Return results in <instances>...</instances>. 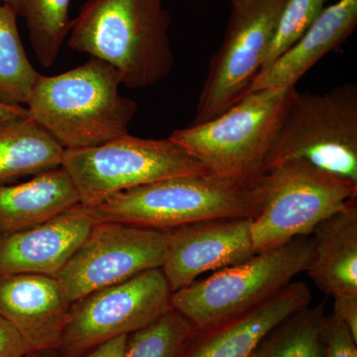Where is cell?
<instances>
[{"instance_id": "cell-17", "label": "cell", "mask_w": 357, "mask_h": 357, "mask_svg": "<svg viewBox=\"0 0 357 357\" xmlns=\"http://www.w3.org/2000/svg\"><path fill=\"white\" fill-rule=\"evenodd\" d=\"M306 272L319 290L333 299L357 295V197L312 231Z\"/></svg>"}, {"instance_id": "cell-25", "label": "cell", "mask_w": 357, "mask_h": 357, "mask_svg": "<svg viewBox=\"0 0 357 357\" xmlns=\"http://www.w3.org/2000/svg\"><path fill=\"white\" fill-rule=\"evenodd\" d=\"M321 357H357V342L333 314L326 316Z\"/></svg>"}, {"instance_id": "cell-28", "label": "cell", "mask_w": 357, "mask_h": 357, "mask_svg": "<svg viewBox=\"0 0 357 357\" xmlns=\"http://www.w3.org/2000/svg\"><path fill=\"white\" fill-rule=\"evenodd\" d=\"M128 335H121L98 345L83 357H124Z\"/></svg>"}, {"instance_id": "cell-3", "label": "cell", "mask_w": 357, "mask_h": 357, "mask_svg": "<svg viewBox=\"0 0 357 357\" xmlns=\"http://www.w3.org/2000/svg\"><path fill=\"white\" fill-rule=\"evenodd\" d=\"M82 206L96 222L170 230L218 218H255L259 198L255 178L208 172L164 178Z\"/></svg>"}, {"instance_id": "cell-21", "label": "cell", "mask_w": 357, "mask_h": 357, "mask_svg": "<svg viewBox=\"0 0 357 357\" xmlns=\"http://www.w3.org/2000/svg\"><path fill=\"white\" fill-rule=\"evenodd\" d=\"M325 306H307L274 328L251 357H321L324 345Z\"/></svg>"}, {"instance_id": "cell-13", "label": "cell", "mask_w": 357, "mask_h": 357, "mask_svg": "<svg viewBox=\"0 0 357 357\" xmlns=\"http://www.w3.org/2000/svg\"><path fill=\"white\" fill-rule=\"evenodd\" d=\"M70 306L56 277L0 275V316L20 332L29 354L58 351Z\"/></svg>"}, {"instance_id": "cell-18", "label": "cell", "mask_w": 357, "mask_h": 357, "mask_svg": "<svg viewBox=\"0 0 357 357\" xmlns=\"http://www.w3.org/2000/svg\"><path fill=\"white\" fill-rule=\"evenodd\" d=\"M79 204L74 183L63 167L21 184L0 185V236L29 229Z\"/></svg>"}, {"instance_id": "cell-19", "label": "cell", "mask_w": 357, "mask_h": 357, "mask_svg": "<svg viewBox=\"0 0 357 357\" xmlns=\"http://www.w3.org/2000/svg\"><path fill=\"white\" fill-rule=\"evenodd\" d=\"M64 151L27 115L0 124V185L62 166Z\"/></svg>"}, {"instance_id": "cell-14", "label": "cell", "mask_w": 357, "mask_h": 357, "mask_svg": "<svg viewBox=\"0 0 357 357\" xmlns=\"http://www.w3.org/2000/svg\"><path fill=\"white\" fill-rule=\"evenodd\" d=\"M311 300L304 282H291L248 311L195 328L178 357H251L268 333Z\"/></svg>"}, {"instance_id": "cell-10", "label": "cell", "mask_w": 357, "mask_h": 357, "mask_svg": "<svg viewBox=\"0 0 357 357\" xmlns=\"http://www.w3.org/2000/svg\"><path fill=\"white\" fill-rule=\"evenodd\" d=\"M161 268L147 270L73 303L58 352L83 357L98 345L145 328L172 310Z\"/></svg>"}, {"instance_id": "cell-7", "label": "cell", "mask_w": 357, "mask_h": 357, "mask_svg": "<svg viewBox=\"0 0 357 357\" xmlns=\"http://www.w3.org/2000/svg\"><path fill=\"white\" fill-rule=\"evenodd\" d=\"M312 238L298 237L245 261L218 270L172 294L171 304L195 328H204L257 306L306 272Z\"/></svg>"}, {"instance_id": "cell-15", "label": "cell", "mask_w": 357, "mask_h": 357, "mask_svg": "<svg viewBox=\"0 0 357 357\" xmlns=\"http://www.w3.org/2000/svg\"><path fill=\"white\" fill-rule=\"evenodd\" d=\"M95 225L77 204L47 222L0 236V275L57 277Z\"/></svg>"}, {"instance_id": "cell-12", "label": "cell", "mask_w": 357, "mask_h": 357, "mask_svg": "<svg viewBox=\"0 0 357 357\" xmlns=\"http://www.w3.org/2000/svg\"><path fill=\"white\" fill-rule=\"evenodd\" d=\"M252 218L204 220L169 230L162 271L172 292L191 285L206 272L245 261L256 255Z\"/></svg>"}, {"instance_id": "cell-30", "label": "cell", "mask_w": 357, "mask_h": 357, "mask_svg": "<svg viewBox=\"0 0 357 357\" xmlns=\"http://www.w3.org/2000/svg\"><path fill=\"white\" fill-rule=\"evenodd\" d=\"M25 357H61L58 351H46L33 352V354H27Z\"/></svg>"}, {"instance_id": "cell-6", "label": "cell", "mask_w": 357, "mask_h": 357, "mask_svg": "<svg viewBox=\"0 0 357 357\" xmlns=\"http://www.w3.org/2000/svg\"><path fill=\"white\" fill-rule=\"evenodd\" d=\"M293 159L306 160L357 184V86L297 93L284 116L262 173Z\"/></svg>"}, {"instance_id": "cell-27", "label": "cell", "mask_w": 357, "mask_h": 357, "mask_svg": "<svg viewBox=\"0 0 357 357\" xmlns=\"http://www.w3.org/2000/svg\"><path fill=\"white\" fill-rule=\"evenodd\" d=\"M333 300L332 314L357 342V295L342 296Z\"/></svg>"}, {"instance_id": "cell-23", "label": "cell", "mask_w": 357, "mask_h": 357, "mask_svg": "<svg viewBox=\"0 0 357 357\" xmlns=\"http://www.w3.org/2000/svg\"><path fill=\"white\" fill-rule=\"evenodd\" d=\"M194 330L183 314L170 310L128 335L124 357H178Z\"/></svg>"}, {"instance_id": "cell-22", "label": "cell", "mask_w": 357, "mask_h": 357, "mask_svg": "<svg viewBox=\"0 0 357 357\" xmlns=\"http://www.w3.org/2000/svg\"><path fill=\"white\" fill-rule=\"evenodd\" d=\"M16 18L13 9L0 4V100L26 105L41 74L26 54Z\"/></svg>"}, {"instance_id": "cell-11", "label": "cell", "mask_w": 357, "mask_h": 357, "mask_svg": "<svg viewBox=\"0 0 357 357\" xmlns=\"http://www.w3.org/2000/svg\"><path fill=\"white\" fill-rule=\"evenodd\" d=\"M169 230L96 222L56 278L70 302L165 262Z\"/></svg>"}, {"instance_id": "cell-16", "label": "cell", "mask_w": 357, "mask_h": 357, "mask_svg": "<svg viewBox=\"0 0 357 357\" xmlns=\"http://www.w3.org/2000/svg\"><path fill=\"white\" fill-rule=\"evenodd\" d=\"M357 25V0H340L316 20L280 57L259 73L248 93L274 88H295L321 58L344 44Z\"/></svg>"}, {"instance_id": "cell-24", "label": "cell", "mask_w": 357, "mask_h": 357, "mask_svg": "<svg viewBox=\"0 0 357 357\" xmlns=\"http://www.w3.org/2000/svg\"><path fill=\"white\" fill-rule=\"evenodd\" d=\"M326 1V0H287L261 70L271 65L300 39L325 9L324 6Z\"/></svg>"}, {"instance_id": "cell-29", "label": "cell", "mask_w": 357, "mask_h": 357, "mask_svg": "<svg viewBox=\"0 0 357 357\" xmlns=\"http://www.w3.org/2000/svg\"><path fill=\"white\" fill-rule=\"evenodd\" d=\"M27 112L23 105H10L0 100V124L26 116Z\"/></svg>"}, {"instance_id": "cell-9", "label": "cell", "mask_w": 357, "mask_h": 357, "mask_svg": "<svg viewBox=\"0 0 357 357\" xmlns=\"http://www.w3.org/2000/svg\"><path fill=\"white\" fill-rule=\"evenodd\" d=\"M225 37L211 58L194 123H204L248 96L261 70L287 0H230Z\"/></svg>"}, {"instance_id": "cell-5", "label": "cell", "mask_w": 357, "mask_h": 357, "mask_svg": "<svg viewBox=\"0 0 357 357\" xmlns=\"http://www.w3.org/2000/svg\"><path fill=\"white\" fill-rule=\"evenodd\" d=\"M259 211L251 222L255 253L311 236L357 197V184L306 160L293 159L255 178Z\"/></svg>"}, {"instance_id": "cell-8", "label": "cell", "mask_w": 357, "mask_h": 357, "mask_svg": "<svg viewBox=\"0 0 357 357\" xmlns=\"http://www.w3.org/2000/svg\"><path fill=\"white\" fill-rule=\"evenodd\" d=\"M62 167L84 206L164 178L210 172L169 138L145 139L129 133L98 146L65 150Z\"/></svg>"}, {"instance_id": "cell-1", "label": "cell", "mask_w": 357, "mask_h": 357, "mask_svg": "<svg viewBox=\"0 0 357 357\" xmlns=\"http://www.w3.org/2000/svg\"><path fill=\"white\" fill-rule=\"evenodd\" d=\"M170 25L163 0H86L68 45L112 66L126 88L145 89L172 72Z\"/></svg>"}, {"instance_id": "cell-20", "label": "cell", "mask_w": 357, "mask_h": 357, "mask_svg": "<svg viewBox=\"0 0 357 357\" xmlns=\"http://www.w3.org/2000/svg\"><path fill=\"white\" fill-rule=\"evenodd\" d=\"M25 20L30 43L40 64L54 65L69 35L70 0H0Z\"/></svg>"}, {"instance_id": "cell-26", "label": "cell", "mask_w": 357, "mask_h": 357, "mask_svg": "<svg viewBox=\"0 0 357 357\" xmlns=\"http://www.w3.org/2000/svg\"><path fill=\"white\" fill-rule=\"evenodd\" d=\"M29 354L20 332L0 316V357H25Z\"/></svg>"}, {"instance_id": "cell-2", "label": "cell", "mask_w": 357, "mask_h": 357, "mask_svg": "<svg viewBox=\"0 0 357 357\" xmlns=\"http://www.w3.org/2000/svg\"><path fill=\"white\" fill-rule=\"evenodd\" d=\"M119 72L91 58L56 76L40 75L26 103L27 116L64 150L105 144L128 133L137 103L121 96Z\"/></svg>"}, {"instance_id": "cell-4", "label": "cell", "mask_w": 357, "mask_h": 357, "mask_svg": "<svg viewBox=\"0 0 357 357\" xmlns=\"http://www.w3.org/2000/svg\"><path fill=\"white\" fill-rule=\"evenodd\" d=\"M296 88L249 93L215 119L173 131L169 139L211 173L253 180L262 173Z\"/></svg>"}]
</instances>
